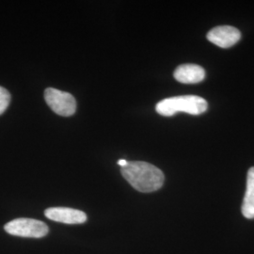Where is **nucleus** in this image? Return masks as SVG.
Returning a JSON list of instances; mask_svg holds the SVG:
<instances>
[{"label": "nucleus", "instance_id": "nucleus-5", "mask_svg": "<svg viewBox=\"0 0 254 254\" xmlns=\"http://www.w3.org/2000/svg\"><path fill=\"white\" fill-rule=\"evenodd\" d=\"M207 40L221 48H229L235 46L240 40L241 33L236 27L219 26L214 27L207 33Z\"/></svg>", "mask_w": 254, "mask_h": 254}, {"label": "nucleus", "instance_id": "nucleus-9", "mask_svg": "<svg viewBox=\"0 0 254 254\" xmlns=\"http://www.w3.org/2000/svg\"><path fill=\"white\" fill-rule=\"evenodd\" d=\"M10 103V94L6 89L0 87V115L8 109Z\"/></svg>", "mask_w": 254, "mask_h": 254}, {"label": "nucleus", "instance_id": "nucleus-6", "mask_svg": "<svg viewBox=\"0 0 254 254\" xmlns=\"http://www.w3.org/2000/svg\"><path fill=\"white\" fill-rule=\"evenodd\" d=\"M45 215L53 221L65 224H81L87 220V215L83 211L68 207L47 208Z\"/></svg>", "mask_w": 254, "mask_h": 254}, {"label": "nucleus", "instance_id": "nucleus-2", "mask_svg": "<svg viewBox=\"0 0 254 254\" xmlns=\"http://www.w3.org/2000/svg\"><path fill=\"white\" fill-rule=\"evenodd\" d=\"M208 108L207 102L196 95H183L171 97L160 101L155 106L158 114L171 117L177 112H185L190 115H200L205 112Z\"/></svg>", "mask_w": 254, "mask_h": 254}, {"label": "nucleus", "instance_id": "nucleus-7", "mask_svg": "<svg viewBox=\"0 0 254 254\" xmlns=\"http://www.w3.org/2000/svg\"><path fill=\"white\" fill-rule=\"evenodd\" d=\"M173 76L183 84H196L204 79L205 71L197 64H182L175 69Z\"/></svg>", "mask_w": 254, "mask_h": 254}, {"label": "nucleus", "instance_id": "nucleus-4", "mask_svg": "<svg viewBox=\"0 0 254 254\" xmlns=\"http://www.w3.org/2000/svg\"><path fill=\"white\" fill-rule=\"evenodd\" d=\"M45 100L49 108L60 116H72L76 109V101L72 94L53 88L45 91Z\"/></svg>", "mask_w": 254, "mask_h": 254}, {"label": "nucleus", "instance_id": "nucleus-8", "mask_svg": "<svg viewBox=\"0 0 254 254\" xmlns=\"http://www.w3.org/2000/svg\"><path fill=\"white\" fill-rule=\"evenodd\" d=\"M242 214L246 218H254V167L251 168L247 177V190L242 204Z\"/></svg>", "mask_w": 254, "mask_h": 254}, {"label": "nucleus", "instance_id": "nucleus-3", "mask_svg": "<svg viewBox=\"0 0 254 254\" xmlns=\"http://www.w3.org/2000/svg\"><path fill=\"white\" fill-rule=\"evenodd\" d=\"M5 231L11 236L41 238L46 236L49 229L45 222L33 218H16L5 225Z\"/></svg>", "mask_w": 254, "mask_h": 254}, {"label": "nucleus", "instance_id": "nucleus-10", "mask_svg": "<svg viewBox=\"0 0 254 254\" xmlns=\"http://www.w3.org/2000/svg\"><path fill=\"white\" fill-rule=\"evenodd\" d=\"M117 164H118L119 166H120L121 168H124V167H126V166H127V164H128V162H127L126 159H120V160H118V162H117Z\"/></svg>", "mask_w": 254, "mask_h": 254}, {"label": "nucleus", "instance_id": "nucleus-1", "mask_svg": "<svg viewBox=\"0 0 254 254\" xmlns=\"http://www.w3.org/2000/svg\"><path fill=\"white\" fill-rule=\"evenodd\" d=\"M122 175L136 190L150 193L158 190L163 186L164 173L152 164L143 161L128 162L122 168Z\"/></svg>", "mask_w": 254, "mask_h": 254}]
</instances>
